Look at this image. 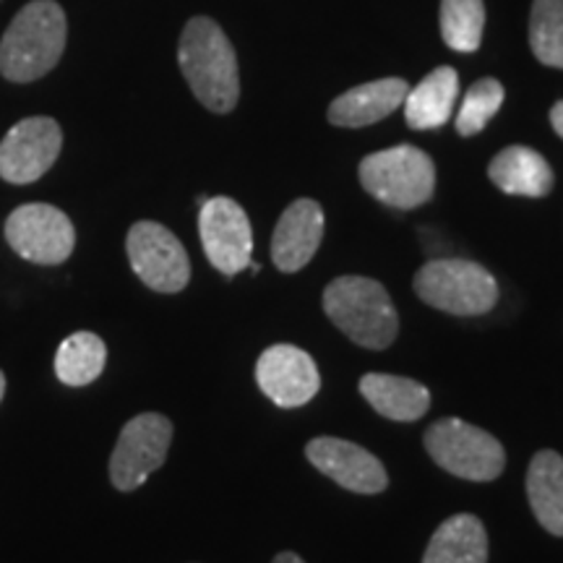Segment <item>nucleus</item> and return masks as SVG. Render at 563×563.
<instances>
[{
  "label": "nucleus",
  "mask_w": 563,
  "mask_h": 563,
  "mask_svg": "<svg viewBox=\"0 0 563 563\" xmlns=\"http://www.w3.org/2000/svg\"><path fill=\"white\" fill-rule=\"evenodd\" d=\"M3 394H5V373L0 371V402H3Z\"/></svg>",
  "instance_id": "obj_27"
},
{
  "label": "nucleus",
  "mask_w": 563,
  "mask_h": 563,
  "mask_svg": "<svg viewBox=\"0 0 563 563\" xmlns=\"http://www.w3.org/2000/svg\"><path fill=\"white\" fill-rule=\"evenodd\" d=\"M530 45L534 58L543 66L563 68V0H534Z\"/></svg>",
  "instance_id": "obj_23"
},
{
  "label": "nucleus",
  "mask_w": 563,
  "mask_h": 563,
  "mask_svg": "<svg viewBox=\"0 0 563 563\" xmlns=\"http://www.w3.org/2000/svg\"><path fill=\"white\" fill-rule=\"evenodd\" d=\"M178 63L203 108L211 112L235 110L241 100L235 47L214 19L196 16L188 21L180 34Z\"/></svg>",
  "instance_id": "obj_1"
},
{
  "label": "nucleus",
  "mask_w": 563,
  "mask_h": 563,
  "mask_svg": "<svg viewBox=\"0 0 563 563\" xmlns=\"http://www.w3.org/2000/svg\"><path fill=\"white\" fill-rule=\"evenodd\" d=\"M431 460L462 481L488 483L496 481L506 467V452L496 435L470 426L460 418H443L426 431Z\"/></svg>",
  "instance_id": "obj_6"
},
{
  "label": "nucleus",
  "mask_w": 563,
  "mask_h": 563,
  "mask_svg": "<svg viewBox=\"0 0 563 563\" xmlns=\"http://www.w3.org/2000/svg\"><path fill=\"white\" fill-rule=\"evenodd\" d=\"M504 104V87L496 79H481L470 87L464 95V102L456 112V131L460 136H475L485 125L490 123V118L501 110Z\"/></svg>",
  "instance_id": "obj_24"
},
{
  "label": "nucleus",
  "mask_w": 563,
  "mask_h": 563,
  "mask_svg": "<svg viewBox=\"0 0 563 563\" xmlns=\"http://www.w3.org/2000/svg\"><path fill=\"white\" fill-rule=\"evenodd\" d=\"M66 13L55 0H32L13 16L0 40V74L13 84H32L58 66L66 51Z\"/></svg>",
  "instance_id": "obj_2"
},
{
  "label": "nucleus",
  "mask_w": 563,
  "mask_h": 563,
  "mask_svg": "<svg viewBox=\"0 0 563 563\" xmlns=\"http://www.w3.org/2000/svg\"><path fill=\"white\" fill-rule=\"evenodd\" d=\"M272 563H306V561H302L298 553H290V551H285V553H277V559H274Z\"/></svg>",
  "instance_id": "obj_26"
},
{
  "label": "nucleus",
  "mask_w": 563,
  "mask_h": 563,
  "mask_svg": "<svg viewBox=\"0 0 563 563\" xmlns=\"http://www.w3.org/2000/svg\"><path fill=\"white\" fill-rule=\"evenodd\" d=\"M460 95V76L454 68H435L418 87L407 91L405 118L415 131L441 129L452 118V110Z\"/></svg>",
  "instance_id": "obj_18"
},
{
  "label": "nucleus",
  "mask_w": 563,
  "mask_h": 563,
  "mask_svg": "<svg viewBox=\"0 0 563 563\" xmlns=\"http://www.w3.org/2000/svg\"><path fill=\"white\" fill-rule=\"evenodd\" d=\"M125 253L136 277L154 292L175 295L191 282L188 253L165 224L150 220L133 224L125 238Z\"/></svg>",
  "instance_id": "obj_8"
},
{
  "label": "nucleus",
  "mask_w": 563,
  "mask_h": 563,
  "mask_svg": "<svg viewBox=\"0 0 563 563\" xmlns=\"http://www.w3.org/2000/svg\"><path fill=\"white\" fill-rule=\"evenodd\" d=\"M108 347L91 332H76L60 342L55 352V376L66 386H89L102 376Z\"/></svg>",
  "instance_id": "obj_21"
},
{
  "label": "nucleus",
  "mask_w": 563,
  "mask_h": 563,
  "mask_svg": "<svg viewBox=\"0 0 563 563\" xmlns=\"http://www.w3.org/2000/svg\"><path fill=\"white\" fill-rule=\"evenodd\" d=\"M527 498L545 532L563 538V456L543 449L532 456L527 470Z\"/></svg>",
  "instance_id": "obj_19"
},
{
  "label": "nucleus",
  "mask_w": 563,
  "mask_h": 563,
  "mask_svg": "<svg viewBox=\"0 0 563 563\" xmlns=\"http://www.w3.org/2000/svg\"><path fill=\"white\" fill-rule=\"evenodd\" d=\"M490 180L509 196L543 199L553 188V170L548 159L530 146H506L493 157L488 167Z\"/></svg>",
  "instance_id": "obj_16"
},
{
  "label": "nucleus",
  "mask_w": 563,
  "mask_h": 563,
  "mask_svg": "<svg viewBox=\"0 0 563 563\" xmlns=\"http://www.w3.org/2000/svg\"><path fill=\"white\" fill-rule=\"evenodd\" d=\"M199 235L209 264L224 277L249 269L253 256V230L245 209L228 196H214L201 203Z\"/></svg>",
  "instance_id": "obj_10"
},
{
  "label": "nucleus",
  "mask_w": 563,
  "mask_h": 563,
  "mask_svg": "<svg viewBox=\"0 0 563 563\" xmlns=\"http://www.w3.org/2000/svg\"><path fill=\"white\" fill-rule=\"evenodd\" d=\"M415 292L426 306L452 316H483L498 302V285L470 258H435L415 274Z\"/></svg>",
  "instance_id": "obj_4"
},
{
  "label": "nucleus",
  "mask_w": 563,
  "mask_h": 563,
  "mask_svg": "<svg viewBox=\"0 0 563 563\" xmlns=\"http://www.w3.org/2000/svg\"><path fill=\"white\" fill-rule=\"evenodd\" d=\"M483 0H441V37L456 53H475L483 42Z\"/></svg>",
  "instance_id": "obj_22"
},
{
  "label": "nucleus",
  "mask_w": 563,
  "mask_h": 563,
  "mask_svg": "<svg viewBox=\"0 0 563 563\" xmlns=\"http://www.w3.org/2000/svg\"><path fill=\"white\" fill-rule=\"evenodd\" d=\"M361 394L378 415L397 422H415L431 410V391L405 376L368 373L361 378Z\"/></svg>",
  "instance_id": "obj_17"
},
{
  "label": "nucleus",
  "mask_w": 563,
  "mask_h": 563,
  "mask_svg": "<svg viewBox=\"0 0 563 563\" xmlns=\"http://www.w3.org/2000/svg\"><path fill=\"white\" fill-rule=\"evenodd\" d=\"M357 175L365 191L391 209H418L435 191L433 159L412 144L368 154Z\"/></svg>",
  "instance_id": "obj_5"
},
{
  "label": "nucleus",
  "mask_w": 563,
  "mask_h": 563,
  "mask_svg": "<svg viewBox=\"0 0 563 563\" xmlns=\"http://www.w3.org/2000/svg\"><path fill=\"white\" fill-rule=\"evenodd\" d=\"M410 87L405 79H378L361 84V87L344 91L329 104V123L340 129H363L384 118H389L394 110L405 104V97Z\"/></svg>",
  "instance_id": "obj_15"
},
{
  "label": "nucleus",
  "mask_w": 563,
  "mask_h": 563,
  "mask_svg": "<svg viewBox=\"0 0 563 563\" xmlns=\"http://www.w3.org/2000/svg\"><path fill=\"white\" fill-rule=\"evenodd\" d=\"M5 241L24 262L58 266L76 249V230L53 203H24L5 220Z\"/></svg>",
  "instance_id": "obj_9"
},
{
  "label": "nucleus",
  "mask_w": 563,
  "mask_h": 563,
  "mask_svg": "<svg viewBox=\"0 0 563 563\" xmlns=\"http://www.w3.org/2000/svg\"><path fill=\"white\" fill-rule=\"evenodd\" d=\"M323 209L313 199H298L285 209L272 235V262L279 272H300L319 251Z\"/></svg>",
  "instance_id": "obj_14"
},
{
  "label": "nucleus",
  "mask_w": 563,
  "mask_h": 563,
  "mask_svg": "<svg viewBox=\"0 0 563 563\" xmlns=\"http://www.w3.org/2000/svg\"><path fill=\"white\" fill-rule=\"evenodd\" d=\"M173 443V422L159 412H141L123 426L110 456V481L131 493L165 464Z\"/></svg>",
  "instance_id": "obj_7"
},
{
  "label": "nucleus",
  "mask_w": 563,
  "mask_h": 563,
  "mask_svg": "<svg viewBox=\"0 0 563 563\" xmlns=\"http://www.w3.org/2000/svg\"><path fill=\"white\" fill-rule=\"evenodd\" d=\"M323 311L342 334L365 350H386L399 334V313L382 282L336 277L323 290Z\"/></svg>",
  "instance_id": "obj_3"
},
{
  "label": "nucleus",
  "mask_w": 563,
  "mask_h": 563,
  "mask_svg": "<svg viewBox=\"0 0 563 563\" xmlns=\"http://www.w3.org/2000/svg\"><path fill=\"white\" fill-rule=\"evenodd\" d=\"M422 563H488V532L475 514H454L433 532Z\"/></svg>",
  "instance_id": "obj_20"
},
{
  "label": "nucleus",
  "mask_w": 563,
  "mask_h": 563,
  "mask_svg": "<svg viewBox=\"0 0 563 563\" xmlns=\"http://www.w3.org/2000/svg\"><path fill=\"white\" fill-rule=\"evenodd\" d=\"M306 456L319 473L352 493L373 496V493H384L386 485H389L384 464L368 449L357 446L352 441L321 435V439L308 443Z\"/></svg>",
  "instance_id": "obj_13"
},
{
  "label": "nucleus",
  "mask_w": 563,
  "mask_h": 563,
  "mask_svg": "<svg viewBox=\"0 0 563 563\" xmlns=\"http://www.w3.org/2000/svg\"><path fill=\"white\" fill-rule=\"evenodd\" d=\"M551 123H553V131L559 133V136L563 139V100L553 104V110H551Z\"/></svg>",
  "instance_id": "obj_25"
},
{
  "label": "nucleus",
  "mask_w": 563,
  "mask_h": 563,
  "mask_svg": "<svg viewBox=\"0 0 563 563\" xmlns=\"http://www.w3.org/2000/svg\"><path fill=\"white\" fill-rule=\"evenodd\" d=\"M256 382L277 407L308 405L321 389V376L313 357L295 344H274L256 363Z\"/></svg>",
  "instance_id": "obj_12"
},
{
  "label": "nucleus",
  "mask_w": 563,
  "mask_h": 563,
  "mask_svg": "<svg viewBox=\"0 0 563 563\" xmlns=\"http://www.w3.org/2000/svg\"><path fill=\"white\" fill-rule=\"evenodd\" d=\"M60 150L63 131L55 118H24L0 141V178L13 186H30L51 170Z\"/></svg>",
  "instance_id": "obj_11"
}]
</instances>
